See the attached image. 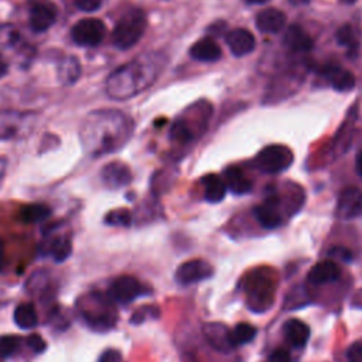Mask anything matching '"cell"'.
Returning <instances> with one entry per match:
<instances>
[{
	"label": "cell",
	"instance_id": "obj_1",
	"mask_svg": "<svg viewBox=\"0 0 362 362\" xmlns=\"http://www.w3.org/2000/svg\"><path fill=\"white\" fill-rule=\"evenodd\" d=\"M127 120L116 111L89 113L80 130L85 151L92 157L109 154L119 149L127 136Z\"/></svg>",
	"mask_w": 362,
	"mask_h": 362
},
{
	"label": "cell",
	"instance_id": "obj_2",
	"mask_svg": "<svg viewBox=\"0 0 362 362\" xmlns=\"http://www.w3.org/2000/svg\"><path fill=\"white\" fill-rule=\"evenodd\" d=\"M144 68L146 67L140 61H133L120 67L106 82L108 95L113 99H126L140 92L151 81L149 80L151 77L147 75Z\"/></svg>",
	"mask_w": 362,
	"mask_h": 362
},
{
	"label": "cell",
	"instance_id": "obj_3",
	"mask_svg": "<svg viewBox=\"0 0 362 362\" xmlns=\"http://www.w3.org/2000/svg\"><path fill=\"white\" fill-rule=\"evenodd\" d=\"M111 299H104L99 293H89L78 301L81 317L96 331H108L116 323V313Z\"/></svg>",
	"mask_w": 362,
	"mask_h": 362
},
{
	"label": "cell",
	"instance_id": "obj_4",
	"mask_svg": "<svg viewBox=\"0 0 362 362\" xmlns=\"http://www.w3.org/2000/svg\"><path fill=\"white\" fill-rule=\"evenodd\" d=\"M147 27L146 16L142 11L126 12L116 23L112 33V43L119 50H129L139 43Z\"/></svg>",
	"mask_w": 362,
	"mask_h": 362
},
{
	"label": "cell",
	"instance_id": "obj_5",
	"mask_svg": "<svg viewBox=\"0 0 362 362\" xmlns=\"http://www.w3.org/2000/svg\"><path fill=\"white\" fill-rule=\"evenodd\" d=\"M246 294H248V306L254 311H265L268 310L275 297V280L272 276L266 273L256 272L246 282Z\"/></svg>",
	"mask_w": 362,
	"mask_h": 362
},
{
	"label": "cell",
	"instance_id": "obj_6",
	"mask_svg": "<svg viewBox=\"0 0 362 362\" xmlns=\"http://www.w3.org/2000/svg\"><path fill=\"white\" fill-rule=\"evenodd\" d=\"M256 167L266 174H277L293 163V153L283 144H270L256 156Z\"/></svg>",
	"mask_w": 362,
	"mask_h": 362
},
{
	"label": "cell",
	"instance_id": "obj_7",
	"mask_svg": "<svg viewBox=\"0 0 362 362\" xmlns=\"http://www.w3.org/2000/svg\"><path fill=\"white\" fill-rule=\"evenodd\" d=\"M106 35L104 22L98 19H82L71 29L74 43L82 47H95L102 43Z\"/></svg>",
	"mask_w": 362,
	"mask_h": 362
},
{
	"label": "cell",
	"instance_id": "obj_8",
	"mask_svg": "<svg viewBox=\"0 0 362 362\" xmlns=\"http://www.w3.org/2000/svg\"><path fill=\"white\" fill-rule=\"evenodd\" d=\"M35 116L18 111H0V140H11L22 136L33 123Z\"/></svg>",
	"mask_w": 362,
	"mask_h": 362
},
{
	"label": "cell",
	"instance_id": "obj_9",
	"mask_svg": "<svg viewBox=\"0 0 362 362\" xmlns=\"http://www.w3.org/2000/svg\"><path fill=\"white\" fill-rule=\"evenodd\" d=\"M57 6L51 0H32L29 8L30 27L36 33L47 32L57 20Z\"/></svg>",
	"mask_w": 362,
	"mask_h": 362
},
{
	"label": "cell",
	"instance_id": "obj_10",
	"mask_svg": "<svg viewBox=\"0 0 362 362\" xmlns=\"http://www.w3.org/2000/svg\"><path fill=\"white\" fill-rule=\"evenodd\" d=\"M146 287L133 276H120L115 279L109 287L108 296L112 301L120 304H129L139 296L146 294Z\"/></svg>",
	"mask_w": 362,
	"mask_h": 362
},
{
	"label": "cell",
	"instance_id": "obj_11",
	"mask_svg": "<svg viewBox=\"0 0 362 362\" xmlns=\"http://www.w3.org/2000/svg\"><path fill=\"white\" fill-rule=\"evenodd\" d=\"M213 273V266L208 262L201 259H193L180 265L175 272V279L181 285H193L210 279Z\"/></svg>",
	"mask_w": 362,
	"mask_h": 362
},
{
	"label": "cell",
	"instance_id": "obj_12",
	"mask_svg": "<svg viewBox=\"0 0 362 362\" xmlns=\"http://www.w3.org/2000/svg\"><path fill=\"white\" fill-rule=\"evenodd\" d=\"M362 211V192L356 187L344 189L337 201V217L341 220H352Z\"/></svg>",
	"mask_w": 362,
	"mask_h": 362
},
{
	"label": "cell",
	"instance_id": "obj_13",
	"mask_svg": "<svg viewBox=\"0 0 362 362\" xmlns=\"http://www.w3.org/2000/svg\"><path fill=\"white\" fill-rule=\"evenodd\" d=\"M101 177H102L104 185L111 189L125 187L132 181L130 168L125 163H120V161L108 163L101 170Z\"/></svg>",
	"mask_w": 362,
	"mask_h": 362
},
{
	"label": "cell",
	"instance_id": "obj_14",
	"mask_svg": "<svg viewBox=\"0 0 362 362\" xmlns=\"http://www.w3.org/2000/svg\"><path fill=\"white\" fill-rule=\"evenodd\" d=\"M225 42L231 53L237 57H244L251 54L256 47V40L254 35L246 29H235L230 32L225 37Z\"/></svg>",
	"mask_w": 362,
	"mask_h": 362
},
{
	"label": "cell",
	"instance_id": "obj_15",
	"mask_svg": "<svg viewBox=\"0 0 362 362\" xmlns=\"http://www.w3.org/2000/svg\"><path fill=\"white\" fill-rule=\"evenodd\" d=\"M286 26V15L279 9H265L256 16V27L266 35H276Z\"/></svg>",
	"mask_w": 362,
	"mask_h": 362
},
{
	"label": "cell",
	"instance_id": "obj_16",
	"mask_svg": "<svg viewBox=\"0 0 362 362\" xmlns=\"http://www.w3.org/2000/svg\"><path fill=\"white\" fill-rule=\"evenodd\" d=\"M341 276V269L334 261H323L318 262L310 272H308V282L313 285H327L338 280Z\"/></svg>",
	"mask_w": 362,
	"mask_h": 362
},
{
	"label": "cell",
	"instance_id": "obj_17",
	"mask_svg": "<svg viewBox=\"0 0 362 362\" xmlns=\"http://www.w3.org/2000/svg\"><path fill=\"white\" fill-rule=\"evenodd\" d=\"M44 252L51 256L56 262L67 261L73 254V242L65 235H53L49 237L47 244H44Z\"/></svg>",
	"mask_w": 362,
	"mask_h": 362
},
{
	"label": "cell",
	"instance_id": "obj_18",
	"mask_svg": "<svg viewBox=\"0 0 362 362\" xmlns=\"http://www.w3.org/2000/svg\"><path fill=\"white\" fill-rule=\"evenodd\" d=\"M283 44L294 53H307L313 49L311 37L300 26H290L286 30Z\"/></svg>",
	"mask_w": 362,
	"mask_h": 362
},
{
	"label": "cell",
	"instance_id": "obj_19",
	"mask_svg": "<svg viewBox=\"0 0 362 362\" xmlns=\"http://www.w3.org/2000/svg\"><path fill=\"white\" fill-rule=\"evenodd\" d=\"M283 334L292 347L301 348L307 344L310 338V327L297 318H292L286 321L283 327Z\"/></svg>",
	"mask_w": 362,
	"mask_h": 362
},
{
	"label": "cell",
	"instance_id": "obj_20",
	"mask_svg": "<svg viewBox=\"0 0 362 362\" xmlns=\"http://www.w3.org/2000/svg\"><path fill=\"white\" fill-rule=\"evenodd\" d=\"M255 217L258 223L266 230H275L282 224V217L277 210V201L272 199L255 207Z\"/></svg>",
	"mask_w": 362,
	"mask_h": 362
},
{
	"label": "cell",
	"instance_id": "obj_21",
	"mask_svg": "<svg viewBox=\"0 0 362 362\" xmlns=\"http://www.w3.org/2000/svg\"><path fill=\"white\" fill-rule=\"evenodd\" d=\"M221 49L220 46L210 37L199 40L190 50V56L194 60L204 61V63H214L221 58Z\"/></svg>",
	"mask_w": 362,
	"mask_h": 362
},
{
	"label": "cell",
	"instance_id": "obj_22",
	"mask_svg": "<svg viewBox=\"0 0 362 362\" xmlns=\"http://www.w3.org/2000/svg\"><path fill=\"white\" fill-rule=\"evenodd\" d=\"M225 185L237 196L248 194L252 190V181L239 167H230L225 170Z\"/></svg>",
	"mask_w": 362,
	"mask_h": 362
},
{
	"label": "cell",
	"instance_id": "obj_23",
	"mask_svg": "<svg viewBox=\"0 0 362 362\" xmlns=\"http://www.w3.org/2000/svg\"><path fill=\"white\" fill-rule=\"evenodd\" d=\"M203 181H204V197L208 203L217 204L225 199L228 189L223 178H220L216 174H210Z\"/></svg>",
	"mask_w": 362,
	"mask_h": 362
},
{
	"label": "cell",
	"instance_id": "obj_24",
	"mask_svg": "<svg viewBox=\"0 0 362 362\" xmlns=\"http://www.w3.org/2000/svg\"><path fill=\"white\" fill-rule=\"evenodd\" d=\"M324 74L331 81L332 88H335L339 92L351 91L355 87V77L352 73L347 70H341L339 67H327L324 70Z\"/></svg>",
	"mask_w": 362,
	"mask_h": 362
},
{
	"label": "cell",
	"instance_id": "obj_25",
	"mask_svg": "<svg viewBox=\"0 0 362 362\" xmlns=\"http://www.w3.org/2000/svg\"><path fill=\"white\" fill-rule=\"evenodd\" d=\"M15 323L22 330H33L39 324V316L32 303H22L16 307L13 314Z\"/></svg>",
	"mask_w": 362,
	"mask_h": 362
},
{
	"label": "cell",
	"instance_id": "obj_26",
	"mask_svg": "<svg viewBox=\"0 0 362 362\" xmlns=\"http://www.w3.org/2000/svg\"><path fill=\"white\" fill-rule=\"evenodd\" d=\"M51 217V208L43 203L27 204L20 210V218L26 224H36Z\"/></svg>",
	"mask_w": 362,
	"mask_h": 362
},
{
	"label": "cell",
	"instance_id": "obj_27",
	"mask_svg": "<svg viewBox=\"0 0 362 362\" xmlns=\"http://www.w3.org/2000/svg\"><path fill=\"white\" fill-rule=\"evenodd\" d=\"M81 75V65L75 57H67L58 67V78L64 85L74 84Z\"/></svg>",
	"mask_w": 362,
	"mask_h": 362
},
{
	"label": "cell",
	"instance_id": "obj_28",
	"mask_svg": "<svg viewBox=\"0 0 362 362\" xmlns=\"http://www.w3.org/2000/svg\"><path fill=\"white\" fill-rule=\"evenodd\" d=\"M256 335V328L248 323H239L230 331L231 347H239L251 342Z\"/></svg>",
	"mask_w": 362,
	"mask_h": 362
},
{
	"label": "cell",
	"instance_id": "obj_29",
	"mask_svg": "<svg viewBox=\"0 0 362 362\" xmlns=\"http://www.w3.org/2000/svg\"><path fill=\"white\" fill-rule=\"evenodd\" d=\"M22 347V338L18 335L0 337V358L13 356Z\"/></svg>",
	"mask_w": 362,
	"mask_h": 362
},
{
	"label": "cell",
	"instance_id": "obj_30",
	"mask_svg": "<svg viewBox=\"0 0 362 362\" xmlns=\"http://www.w3.org/2000/svg\"><path fill=\"white\" fill-rule=\"evenodd\" d=\"M105 224L111 227H129L132 224V214L123 208L113 210L106 214Z\"/></svg>",
	"mask_w": 362,
	"mask_h": 362
},
{
	"label": "cell",
	"instance_id": "obj_31",
	"mask_svg": "<svg viewBox=\"0 0 362 362\" xmlns=\"http://www.w3.org/2000/svg\"><path fill=\"white\" fill-rule=\"evenodd\" d=\"M170 136H171V139H174L175 142H180V143H187L193 139V133L185 120H177L173 125Z\"/></svg>",
	"mask_w": 362,
	"mask_h": 362
},
{
	"label": "cell",
	"instance_id": "obj_32",
	"mask_svg": "<svg viewBox=\"0 0 362 362\" xmlns=\"http://www.w3.org/2000/svg\"><path fill=\"white\" fill-rule=\"evenodd\" d=\"M335 39L338 42V44L344 46V47H355L356 40H355V32L352 29V26L349 25H344L342 27L338 29Z\"/></svg>",
	"mask_w": 362,
	"mask_h": 362
},
{
	"label": "cell",
	"instance_id": "obj_33",
	"mask_svg": "<svg viewBox=\"0 0 362 362\" xmlns=\"http://www.w3.org/2000/svg\"><path fill=\"white\" fill-rule=\"evenodd\" d=\"M49 287V277L44 272H36L32 275L29 283H27V289L32 293H37V292H44Z\"/></svg>",
	"mask_w": 362,
	"mask_h": 362
},
{
	"label": "cell",
	"instance_id": "obj_34",
	"mask_svg": "<svg viewBox=\"0 0 362 362\" xmlns=\"http://www.w3.org/2000/svg\"><path fill=\"white\" fill-rule=\"evenodd\" d=\"M26 342H27V347H29L33 352H36V354H42V352H44L46 348H47V344H46L44 338H43L42 335H39V334H30V335L27 337Z\"/></svg>",
	"mask_w": 362,
	"mask_h": 362
},
{
	"label": "cell",
	"instance_id": "obj_35",
	"mask_svg": "<svg viewBox=\"0 0 362 362\" xmlns=\"http://www.w3.org/2000/svg\"><path fill=\"white\" fill-rule=\"evenodd\" d=\"M74 4L81 12L92 13L101 8L102 0H74Z\"/></svg>",
	"mask_w": 362,
	"mask_h": 362
},
{
	"label": "cell",
	"instance_id": "obj_36",
	"mask_svg": "<svg viewBox=\"0 0 362 362\" xmlns=\"http://www.w3.org/2000/svg\"><path fill=\"white\" fill-rule=\"evenodd\" d=\"M328 256L339 259L342 262H349L352 259V252L344 246H335L328 251Z\"/></svg>",
	"mask_w": 362,
	"mask_h": 362
},
{
	"label": "cell",
	"instance_id": "obj_37",
	"mask_svg": "<svg viewBox=\"0 0 362 362\" xmlns=\"http://www.w3.org/2000/svg\"><path fill=\"white\" fill-rule=\"evenodd\" d=\"M347 361L348 362H362V345L361 344H352L347 349Z\"/></svg>",
	"mask_w": 362,
	"mask_h": 362
},
{
	"label": "cell",
	"instance_id": "obj_38",
	"mask_svg": "<svg viewBox=\"0 0 362 362\" xmlns=\"http://www.w3.org/2000/svg\"><path fill=\"white\" fill-rule=\"evenodd\" d=\"M154 311H157V308H154V307H143V308H140V310H137L135 314H133V317L130 318V321L133 323V324H140V323H143L144 320H146V316H154Z\"/></svg>",
	"mask_w": 362,
	"mask_h": 362
},
{
	"label": "cell",
	"instance_id": "obj_39",
	"mask_svg": "<svg viewBox=\"0 0 362 362\" xmlns=\"http://www.w3.org/2000/svg\"><path fill=\"white\" fill-rule=\"evenodd\" d=\"M269 362H292V358L287 351L285 349H276L270 354Z\"/></svg>",
	"mask_w": 362,
	"mask_h": 362
},
{
	"label": "cell",
	"instance_id": "obj_40",
	"mask_svg": "<svg viewBox=\"0 0 362 362\" xmlns=\"http://www.w3.org/2000/svg\"><path fill=\"white\" fill-rule=\"evenodd\" d=\"M99 362H120V354L115 349H108L101 355Z\"/></svg>",
	"mask_w": 362,
	"mask_h": 362
},
{
	"label": "cell",
	"instance_id": "obj_41",
	"mask_svg": "<svg viewBox=\"0 0 362 362\" xmlns=\"http://www.w3.org/2000/svg\"><path fill=\"white\" fill-rule=\"evenodd\" d=\"M355 168H356L358 175L362 178V150L356 154V158H355Z\"/></svg>",
	"mask_w": 362,
	"mask_h": 362
},
{
	"label": "cell",
	"instance_id": "obj_42",
	"mask_svg": "<svg viewBox=\"0 0 362 362\" xmlns=\"http://www.w3.org/2000/svg\"><path fill=\"white\" fill-rule=\"evenodd\" d=\"M9 71V65L8 63L4 60V57L0 56V78H4Z\"/></svg>",
	"mask_w": 362,
	"mask_h": 362
},
{
	"label": "cell",
	"instance_id": "obj_43",
	"mask_svg": "<svg viewBox=\"0 0 362 362\" xmlns=\"http://www.w3.org/2000/svg\"><path fill=\"white\" fill-rule=\"evenodd\" d=\"M5 259H6V255H5V244L0 241V270L4 269L5 266Z\"/></svg>",
	"mask_w": 362,
	"mask_h": 362
},
{
	"label": "cell",
	"instance_id": "obj_44",
	"mask_svg": "<svg viewBox=\"0 0 362 362\" xmlns=\"http://www.w3.org/2000/svg\"><path fill=\"white\" fill-rule=\"evenodd\" d=\"M5 170H6V160L4 157H0V185H2V178L5 175Z\"/></svg>",
	"mask_w": 362,
	"mask_h": 362
},
{
	"label": "cell",
	"instance_id": "obj_45",
	"mask_svg": "<svg viewBox=\"0 0 362 362\" xmlns=\"http://www.w3.org/2000/svg\"><path fill=\"white\" fill-rule=\"evenodd\" d=\"M245 2L249 5H263V4L269 2V0H245Z\"/></svg>",
	"mask_w": 362,
	"mask_h": 362
},
{
	"label": "cell",
	"instance_id": "obj_46",
	"mask_svg": "<svg viewBox=\"0 0 362 362\" xmlns=\"http://www.w3.org/2000/svg\"><path fill=\"white\" fill-rule=\"evenodd\" d=\"M342 2H345V4H348V5H352V4L356 2V0H342Z\"/></svg>",
	"mask_w": 362,
	"mask_h": 362
}]
</instances>
